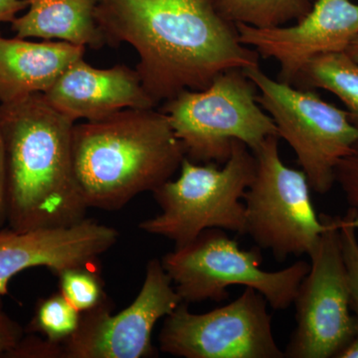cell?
Masks as SVG:
<instances>
[{
  "label": "cell",
  "instance_id": "obj_21",
  "mask_svg": "<svg viewBox=\"0 0 358 358\" xmlns=\"http://www.w3.org/2000/svg\"><path fill=\"white\" fill-rule=\"evenodd\" d=\"M341 225V250L345 259L346 272H348V286L350 293V307L358 320V239L357 229L353 224L352 215L348 211Z\"/></svg>",
  "mask_w": 358,
  "mask_h": 358
},
{
  "label": "cell",
  "instance_id": "obj_11",
  "mask_svg": "<svg viewBox=\"0 0 358 358\" xmlns=\"http://www.w3.org/2000/svg\"><path fill=\"white\" fill-rule=\"evenodd\" d=\"M180 303L162 260L152 259L140 293L128 308L113 315L114 306L106 296L95 308L81 313L76 331L62 343L64 358L152 357L155 324Z\"/></svg>",
  "mask_w": 358,
  "mask_h": 358
},
{
  "label": "cell",
  "instance_id": "obj_17",
  "mask_svg": "<svg viewBox=\"0 0 358 358\" xmlns=\"http://www.w3.org/2000/svg\"><path fill=\"white\" fill-rule=\"evenodd\" d=\"M294 86L322 89L334 94L358 127V64L345 52L313 59L301 71Z\"/></svg>",
  "mask_w": 358,
  "mask_h": 358
},
{
  "label": "cell",
  "instance_id": "obj_7",
  "mask_svg": "<svg viewBox=\"0 0 358 358\" xmlns=\"http://www.w3.org/2000/svg\"><path fill=\"white\" fill-rule=\"evenodd\" d=\"M258 90V102L272 117L278 136L293 148L313 192L326 194L336 169L358 141L348 110L322 100L313 89L268 77L260 68L244 70Z\"/></svg>",
  "mask_w": 358,
  "mask_h": 358
},
{
  "label": "cell",
  "instance_id": "obj_26",
  "mask_svg": "<svg viewBox=\"0 0 358 358\" xmlns=\"http://www.w3.org/2000/svg\"><path fill=\"white\" fill-rule=\"evenodd\" d=\"M27 7V0H0V23L13 22Z\"/></svg>",
  "mask_w": 358,
  "mask_h": 358
},
{
  "label": "cell",
  "instance_id": "obj_8",
  "mask_svg": "<svg viewBox=\"0 0 358 358\" xmlns=\"http://www.w3.org/2000/svg\"><path fill=\"white\" fill-rule=\"evenodd\" d=\"M279 140L270 136L253 152L257 169L244 195L245 234L282 262L289 256H310L327 221L326 215L320 217L315 212L306 173L282 162Z\"/></svg>",
  "mask_w": 358,
  "mask_h": 358
},
{
  "label": "cell",
  "instance_id": "obj_4",
  "mask_svg": "<svg viewBox=\"0 0 358 358\" xmlns=\"http://www.w3.org/2000/svg\"><path fill=\"white\" fill-rule=\"evenodd\" d=\"M256 169L255 155L240 141H234L229 159L221 167L185 157L178 178L152 192L162 211L138 227L148 234L171 240L176 247L190 243L212 228L245 235L244 195Z\"/></svg>",
  "mask_w": 358,
  "mask_h": 358
},
{
  "label": "cell",
  "instance_id": "obj_23",
  "mask_svg": "<svg viewBox=\"0 0 358 358\" xmlns=\"http://www.w3.org/2000/svg\"><path fill=\"white\" fill-rule=\"evenodd\" d=\"M11 358H64L62 343L47 338L27 336L7 355Z\"/></svg>",
  "mask_w": 358,
  "mask_h": 358
},
{
  "label": "cell",
  "instance_id": "obj_16",
  "mask_svg": "<svg viewBox=\"0 0 358 358\" xmlns=\"http://www.w3.org/2000/svg\"><path fill=\"white\" fill-rule=\"evenodd\" d=\"M23 15L11 22L18 38L55 39L89 48L107 45L96 24V0H27Z\"/></svg>",
  "mask_w": 358,
  "mask_h": 358
},
{
  "label": "cell",
  "instance_id": "obj_15",
  "mask_svg": "<svg viewBox=\"0 0 358 358\" xmlns=\"http://www.w3.org/2000/svg\"><path fill=\"white\" fill-rule=\"evenodd\" d=\"M85 52L86 47L64 41L0 36V103L44 94Z\"/></svg>",
  "mask_w": 358,
  "mask_h": 358
},
{
  "label": "cell",
  "instance_id": "obj_27",
  "mask_svg": "<svg viewBox=\"0 0 358 358\" xmlns=\"http://www.w3.org/2000/svg\"><path fill=\"white\" fill-rule=\"evenodd\" d=\"M336 358H358V320H357V327L352 338L350 339L348 345L341 350Z\"/></svg>",
  "mask_w": 358,
  "mask_h": 358
},
{
  "label": "cell",
  "instance_id": "obj_6",
  "mask_svg": "<svg viewBox=\"0 0 358 358\" xmlns=\"http://www.w3.org/2000/svg\"><path fill=\"white\" fill-rule=\"evenodd\" d=\"M162 263L183 303L224 301L229 287L244 286L262 294L274 310L293 305L310 270L306 261L275 272L263 270L259 247L242 249L219 228L204 230L190 243L176 247Z\"/></svg>",
  "mask_w": 358,
  "mask_h": 358
},
{
  "label": "cell",
  "instance_id": "obj_18",
  "mask_svg": "<svg viewBox=\"0 0 358 358\" xmlns=\"http://www.w3.org/2000/svg\"><path fill=\"white\" fill-rule=\"evenodd\" d=\"M312 6L310 0H215L226 20L256 28L288 24L305 16Z\"/></svg>",
  "mask_w": 358,
  "mask_h": 358
},
{
  "label": "cell",
  "instance_id": "obj_28",
  "mask_svg": "<svg viewBox=\"0 0 358 358\" xmlns=\"http://www.w3.org/2000/svg\"><path fill=\"white\" fill-rule=\"evenodd\" d=\"M345 53L358 64V36L353 40L345 50Z\"/></svg>",
  "mask_w": 358,
  "mask_h": 358
},
{
  "label": "cell",
  "instance_id": "obj_3",
  "mask_svg": "<svg viewBox=\"0 0 358 358\" xmlns=\"http://www.w3.org/2000/svg\"><path fill=\"white\" fill-rule=\"evenodd\" d=\"M75 178L89 208L117 211L173 179L185 157L164 112L126 109L75 124Z\"/></svg>",
  "mask_w": 358,
  "mask_h": 358
},
{
  "label": "cell",
  "instance_id": "obj_13",
  "mask_svg": "<svg viewBox=\"0 0 358 358\" xmlns=\"http://www.w3.org/2000/svg\"><path fill=\"white\" fill-rule=\"evenodd\" d=\"M115 228L85 218L69 227L17 232L0 230V294H8L14 275L45 267L57 275L66 268L94 267L96 259L117 244Z\"/></svg>",
  "mask_w": 358,
  "mask_h": 358
},
{
  "label": "cell",
  "instance_id": "obj_25",
  "mask_svg": "<svg viewBox=\"0 0 358 358\" xmlns=\"http://www.w3.org/2000/svg\"><path fill=\"white\" fill-rule=\"evenodd\" d=\"M6 155H4L3 141L0 131V230L7 222L6 202Z\"/></svg>",
  "mask_w": 358,
  "mask_h": 358
},
{
  "label": "cell",
  "instance_id": "obj_19",
  "mask_svg": "<svg viewBox=\"0 0 358 358\" xmlns=\"http://www.w3.org/2000/svg\"><path fill=\"white\" fill-rule=\"evenodd\" d=\"M80 317L81 312L59 292L40 299L27 331L39 333L49 341L63 343L76 331Z\"/></svg>",
  "mask_w": 358,
  "mask_h": 358
},
{
  "label": "cell",
  "instance_id": "obj_29",
  "mask_svg": "<svg viewBox=\"0 0 358 358\" xmlns=\"http://www.w3.org/2000/svg\"><path fill=\"white\" fill-rule=\"evenodd\" d=\"M310 1H313V0H310Z\"/></svg>",
  "mask_w": 358,
  "mask_h": 358
},
{
  "label": "cell",
  "instance_id": "obj_9",
  "mask_svg": "<svg viewBox=\"0 0 358 358\" xmlns=\"http://www.w3.org/2000/svg\"><path fill=\"white\" fill-rule=\"evenodd\" d=\"M326 218L327 229L308 256L310 270L294 298L296 327L285 357L336 358L355 333L339 233L345 219Z\"/></svg>",
  "mask_w": 358,
  "mask_h": 358
},
{
  "label": "cell",
  "instance_id": "obj_22",
  "mask_svg": "<svg viewBox=\"0 0 358 358\" xmlns=\"http://www.w3.org/2000/svg\"><path fill=\"white\" fill-rule=\"evenodd\" d=\"M336 182L345 194L355 229H358V141L336 169Z\"/></svg>",
  "mask_w": 358,
  "mask_h": 358
},
{
  "label": "cell",
  "instance_id": "obj_1",
  "mask_svg": "<svg viewBox=\"0 0 358 358\" xmlns=\"http://www.w3.org/2000/svg\"><path fill=\"white\" fill-rule=\"evenodd\" d=\"M95 18L107 44L136 51V71L157 105L207 88L226 71L260 65L215 0H96Z\"/></svg>",
  "mask_w": 358,
  "mask_h": 358
},
{
  "label": "cell",
  "instance_id": "obj_10",
  "mask_svg": "<svg viewBox=\"0 0 358 358\" xmlns=\"http://www.w3.org/2000/svg\"><path fill=\"white\" fill-rule=\"evenodd\" d=\"M268 301L246 288L228 305L193 313L180 303L166 315L159 336L162 352L185 358H282Z\"/></svg>",
  "mask_w": 358,
  "mask_h": 358
},
{
  "label": "cell",
  "instance_id": "obj_12",
  "mask_svg": "<svg viewBox=\"0 0 358 358\" xmlns=\"http://www.w3.org/2000/svg\"><path fill=\"white\" fill-rule=\"evenodd\" d=\"M242 43L280 65L279 81L294 85L303 68L322 55L345 52L358 36V4L352 0H313L293 25L256 28L236 24Z\"/></svg>",
  "mask_w": 358,
  "mask_h": 358
},
{
  "label": "cell",
  "instance_id": "obj_2",
  "mask_svg": "<svg viewBox=\"0 0 358 358\" xmlns=\"http://www.w3.org/2000/svg\"><path fill=\"white\" fill-rule=\"evenodd\" d=\"M75 124L54 109L44 94L0 103L10 229L69 227L87 218L89 207L73 171Z\"/></svg>",
  "mask_w": 358,
  "mask_h": 358
},
{
  "label": "cell",
  "instance_id": "obj_20",
  "mask_svg": "<svg viewBox=\"0 0 358 358\" xmlns=\"http://www.w3.org/2000/svg\"><path fill=\"white\" fill-rule=\"evenodd\" d=\"M56 275L60 293L79 312L95 308L107 296L103 280L92 267L66 268Z\"/></svg>",
  "mask_w": 358,
  "mask_h": 358
},
{
  "label": "cell",
  "instance_id": "obj_24",
  "mask_svg": "<svg viewBox=\"0 0 358 358\" xmlns=\"http://www.w3.org/2000/svg\"><path fill=\"white\" fill-rule=\"evenodd\" d=\"M0 294V357H6L24 338V329L4 310L3 298Z\"/></svg>",
  "mask_w": 358,
  "mask_h": 358
},
{
  "label": "cell",
  "instance_id": "obj_14",
  "mask_svg": "<svg viewBox=\"0 0 358 358\" xmlns=\"http://www.w3.org/2000/svg\"><path fill=\"white\" fill-rule=\"evenodd\" d=\"M44 96L54 109L74 122L99 121L120 110L157 106L136 70L126 65L99 69L84 58L71 64Z\"/></svg>",
  "mask_w": 358,
  "mask_h": 358
},
{
  "label": "cell",
  "instance_id": "obj_5",
  "mask_svg": "<svg viewBox=\"0 0 358 358\" xmlns=\"http://www.w3.org/2000/svg\"><path fill=\"white\" fill-rule=\"evenodd\" d=\"M166 114L186 159L223 164L234 141L256 152L278 136L271 115L258 102V90L243 70L221 73L203 90H185L164 102Z\"/></svg>",
  "mask_w": 358,
  "mask_h": 358
}]
</instances>
